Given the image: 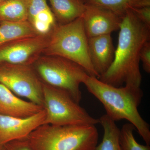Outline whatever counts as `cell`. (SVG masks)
Wrapping results in <instances>:
<instances>
[{"label": "cell", "mask_w": 150, "mask_h": 150, "mask_svg": "<svg viewBox=\"0 0 150 150\" xmlns=\"http://www.w3.org/2000/svg\"><path fill=\"white\" fill-rule=\"evenodd\" d=\"M119 30L114 60L99 79L117 87L124 84L140 87L142 75L140 53L144 44L150 40V28L140 21L130 10L122 17Z\"/></svg>", "instance_id": "obj_1"}, {"label": "cell", "mask_w": 150, "mask_h": 150, "mask_svg": "<svg viewBox=\"0 0 150 150\" xmlns=\"http://www.w3.org/2000/svg\"><path fill=\"white\" fill-rule=\"evenodd\" d=\"M82 83L102 103L107 116L115 122L123 119L129 121L146 144L150 146L149 125L138 110L144 95L140 87L129 85L114 87L88 74L84 78Z\"/></svg>", "instance_id": "obj_2"}, {"label": "cell", "mask_w": 150, "mask_h": 150, "mask_svg": "<svg viewBox=\"0 0 150 150\" xmlns=\"http://www.w3.org/2000/svg\"><path fill=\"white\" fill-rule=\"evenodd\" d=\"M27 139L33 150H94L98 133L94 125L43 124Z\"/></svg>", "instance_id": "obj_3"}, {"label": "cell", "mask_w": 150, "mask_h": 150, "mask_svg": "<svg viewBox=\"0 0 150 150\" xmlns=\"http://www.w3.org/2000/svg\"><path fill=\"white\" fill-rule=\"evenodd\" d=\"M88 40L82 17L69 23H56L42 54L69 60L83 68L89 76L99 79L89 56Z\"/></svg>", "instance_id": "obj_4"}, {"label": "cell", "mask_w": 150, "mask_h": 150, "mask_svg": "<svg viewBox=\"0 0 150 150\" xmlns=\"http://www.w3.org/2000/svg\"><path fill=\"white\" fill-rule=\"evenodd\" d=\"M43 83L63 90L79 103L80 88L87 73L80 65L58 56L41 55L32 65Z\"/></svg>", "instance_id": "obj_5"}, {"label": "cell", "mask_w": 150, "mask_h": 150, "mask_svg": "<svg viewBox=\"0 0 150 150\" xmlns=\"http://www.w3.org/2000/svg\"><path fill=\"white\" fill-rule=\"evenodd\" d=\"M43 108L46 117L43 124L55 126L94 125L99 123L61 89L43 83Z\"/></svg>", "instance_id": "obj_6"}, {"label": "cell", "mask_w": 150, "mask_h": 150, "mask_svg": "<svg viewBox=\"0 0 150 150\" xmlns=\"http://www.w3.org/2000/svg\"><path fill=\"white\" fill-rule=\"evenodd\" d=\"M0 83L16 95L43 107V82L32 65L0 64Z\"/></svg>", "instance_id": "obj_7"}, {"label": "cell", "mask_w": 150, "mask_h": 150, "mask_svg": "<svg viewBox=\"0 0 150 150\" xmlns=\"http://www.w3.org/2000/svg\"><path fill=\"white\" fill-rule=\"evenodd\" d=\"M49 34L21 38L1 46L0 64L32 65L43 54Z\"/></svg>", "instance_id": "obj_8"}, {"label": "cell", "mask_w": 150, "mask_h": 150, "mask_svg": "<svg viewBox=\"0 0 150 150\" xmlns=\"http://www.w3.org/2000/svg\"><path fill=\"white\" fill-rule=\"evenodd\" d=\"M81 17L88 38L119 30L122 18L111 11L87 3Z\"/></svg>", "instance_id": "obj_9"}, {"label": "cell", "mask_w": 150, "mask_h": 150, "mask_svg": "<svg viewBox=\"0 0 150 150\" xmlns=\"http://www.w3.org/2000/svg\"><path fill=\"white\" fill-rule=\"evenodd\" d=\"M46 115L44 109L25 118L0 114V146L14 140L26 139L33 131L43 125Z\"/></svg>", "instance_id": "obj_10"}, {"label": "cell", "mask_w": 150, "mask_h": 150, "mask_svg": "<svg viewBox=\"0 0 150 150\" xmlns=\"http://www.w3.org/2000/svg\"><path fill=\"white\" fill-rule=\"evenodd\" d=\"M88 48L92 64L100 78L114 60L115 49L111 34L88 38Z\"/></svg>", "instance_id": "obj_11"}, {"label": "cell", "mask_w": 150, "mask_h": 150, "mask_svg": "<svg viewBox=\"0 0 150 150\" xmlns=\"http://www.w3.org/2000/svg\"><path fill=\"white\" fill-rule=\"evenodd\" d=\"M41 105L23 100L0 83V114L16 118H25L43 110Z\"/></svg>", "instance_id": "obj_12"}, {"label": "cell", "mask_w": 150, "mask_h": 150, "mask_svg": "<svg viewBox=\"0 0 150 150\" xmlns=\"http://www.w3.org/2000/svg\"><path fill=\"white\" fill-rule=\"evenodd\" d=\"M27 21L38 35H48L56 24L47 0H26Z\"/></svg>", "instance_id": "obj_13"}, {"label": "cell", "mask_w": 150, "mask_h": 150, "mask_svg": "<svg viewBox=\"0 0 150 150\" xmlns=\"http://www.w3.org/2000/svg\"><path fill=\"white\" fill-rule=\"evenodd\" d=\"M56 21L65 24L82 16L85 3L82 0H48Z\"/></svg>", "instance_id": "obj_14"}, {"label": "cell", "mask_w": 150, "mask_h": 150, "mask_svg": "<svg viewBox=\"0 0 150 150\" xmlns=\"http://www.w3.org/2000/svg\"><path fill=\"white\" fill-rule=\"evenodd\" d=\"M38 35L28 21H1L0 24V47L13 40Z\"/></svg>", "instance_id": "obj_15"}, {"label": "cell", "mask_w": 150, "mask_h": 150, "mask_svg": "<svg viewBox=\"0 0 150 150\" xmlns=\"http://www.w3.org/2000/svg\"><path fill=\"white\" fill-rule=\"evenodd\" d=\"M99 119V123L103 129L102 142L94 150H123L120 142V131L115 121L106 114Z\"/></svg>", "instance_id": "obj_16"}, {"label": "cell", "mask_w": 150, "mask_h": 150, "mask_svg": "<svg viewBox=\"0 0 150 150\" xmlns=\"http://www.w3.org/2000/svg\"><path fill=\"white\" fill-rule=\"evenodd\" d=\"M88 3L106 9L121 17L128 11L150 6V0H83Z\"/></svg>", "instance_id": "obj_17"}, {"label": "cell", "mask_w": 150, "mask_h": 150, "mask_svg": "<svg viewBox=\"0 0 150 150\" xmlns=\"http://www.w3.org/2000/svg\"><path fill=\"white\" fill-rule=\"evenodd\" d=\"M26 0H7L0 3L1 21L21 22L27 21Z\"/></svg>", "instance_id": "obj_18"}, {"label": "cell", "mask_w": 150, "mask_h": 150, "mask_svg": "<svg viewBox=\"0 0 150 150\" xmlns=\"http://www.w3.org/2000/svg\"><path fill=\"white\" fill-rule=\"evenodd\" d=\"M134 126L130 123L122 126L120 131V142L123 150H150L149 145L140 144L134 135Z\"/></svg>", "instance_id": "obj_19"}, {"label": "cell", "mask_w": 150, "mask_h": 150, "mask_svg": "<svg viewBox=\"0 0 150 150\" xmlns=\"http://www.w3.org/2000/svg\"><path fill=\"white\" fill-rule=\"evenodd\" d=\"M140 61L142 62L144 71L150 73V41H147L142 46L140 53Z\"/></svg>", "instance_id": "obj_20"}, {"label": "cell", "mask_w": 150, "mask_h": 150, "mask_svg": "<svg viewBox=\"0 0 150 150\" xmlns=\"http://www.w3.org/2000/svg\"><path fill=\"white\" fill-rule=\"evenodd\" d=\"M4 146L6 150H33L28 142L27 138L12 141Z\"/></svg>", "instance_id": "obj_21"}, {"label": "cell", "mask_w": 150, "mask_h": 150, "mask_svg": "<svg viewBox=\"0 0 150 150\" xmlns=\"http://www.w3.org/2000/svg\"><path fill=\"white\" fill-rule=\"evenodd\" d=\"M132 10L140 21L150 28V6L134 8Z\"/></svg>", "instance_id": "obj_22"}, {"label": "cell", "mask_w": 150, "mask_h": 150, "mask_svg": "<svg viewBox=\"0 0 150 150\" xmlns=\"http://www.w3.org/2000/svg\"><path fill=\"white\" fill-rule=\"evenodd\" d=\"M0 150H6V149L4 146H0Z\"/></svg>", "instance_id": "obj_23"}, {"label": "cell", "mask_w": 150, "mask_h": 150, "mask_svg": "<svg viewBox=\"0 0 150 150\" xmlns=\"http://www.w3.org/2000/svg\"><path fill=\"white\" fill-rule=\"evenodd\" d=\"M7 1V0H0V3L3 2L5 1Z\"/></svg>", "instance_id": "obj_24"}, {"label": "cell", "mask_w": 150, "mask_h": 150, "mask_svg": "<svg viewBox=\"0 0 150 150\" xmlns=\"http://www.w3.org/2000/svg\"><path fill=\"white\" fill-rule=\"evenodd\" d=\"M82 1H83V0H82Z\"/></svg>", "instance_id": "obj_25"}]
</instances>
